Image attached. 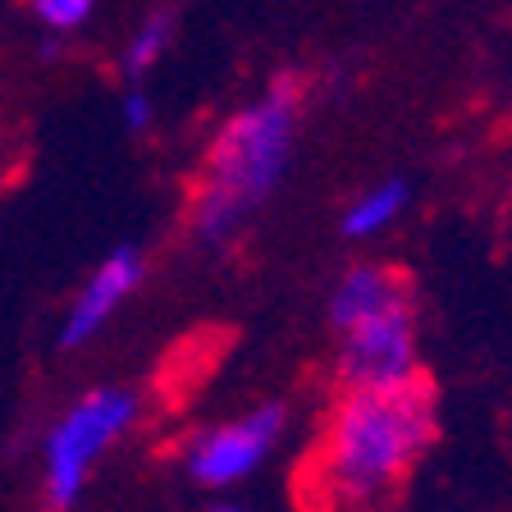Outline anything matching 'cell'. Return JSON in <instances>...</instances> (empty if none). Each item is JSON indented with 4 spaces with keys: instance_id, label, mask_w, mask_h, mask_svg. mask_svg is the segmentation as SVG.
<instances>
[{
    "instance_id": "8fae6325",
    "label": "cell",
    "mask_w": 512,
    "mask_h": 512,
    "mask_svg": "<svg viewBox=\"0 0 512 512\" xmlns=\"http://www.w3.org/2000/svg\"><path fill=\"white\" fill-rule=\"evenodd\" d=\"M124 119H128V128H147L151 124V101H147V92H142V87H128Z\"/></svg>"
},
{
    "instance_id": "7c38bea8",
    "label": "cell",
    "mask_w": 512,
    "mask_h": 512,
    "mask_svg": "<svg viewBox=\"0 0 512 512\" xmlns=\"http://www.w3.org/2000/svg\"><path fill=\"white\" fill-rule=\"evenodd\" d=\"M211 512H252V508H243V503H220V508H211Z\"/></svg>"
},
{
    "instance_id": "3957f363",
    "label": "cell",
    "mask_w": 512,
    "mask_h": 512,
    "mask_svg": "<svg viewBox=\"0 0 512 512\" xmlns=\"http://www.w3.org/2000/svg\"><path fill=\"white\" fill-rule=\"evenodd\" d=\"M133 412L138 403L124 389H96L64 412V421L46 439V499L55 512H69L78 503L92 462L101 458L110 439L124 435Z\"/></svg>"
},
{
    "instance_id": "6da1fadb",
    "label": "cell",
    "mask_w": 512,
    "mask_h": 512,
    "mask_svg": "<svg viewBox=\"0 0 512 512\" xmlns=\"http://www.w3.org/2000/svg\"><path fill=\"white\" fill-rule=\"evenodd\" d=\"M435 444V384L343 389L302 462L307 512H398L407 476Z\"/></svg>"
},
{
    "instance_id": "52a82bcc",
    "label": "cell",
    "mask_w": 512,
    "mask_h": 512,
    "mask_svg": "<svg viewBox=\"0 0 512 512\" xmlns=\"http://www.w3.org/2000/svg\"><path fill=\"white\" fill-rule=\"evenodd\" d=\"M407 275L398 266H357L343 275V284L334 288V302H330V320H334V330H352L357 320L375 316V311H384L389 302L398 298H412L407 293Z\"/></svg>"
},
{
    "instance_id": "277c9868",
    "label": "cell",
    "mask_w": 512,
    "mask_h": 512,
    "mask_svg": "<svg viewBox=\"0 0 512 512\" xmlns=\"http://www.w3.org/2000/svg\"><path fill=\"white\" fill-rule=\"evenodd\" d=\"M416 375V325L412 298L389 302L384 311L343 330L339 384L343 389H394Z\"/></svg>"
},
{
    "instance_id": "7a4b0ae2",
    "label": "cell",
    "mask_w": 512,
    "mask_h": 512,
    "mask_svg": "<svg viewBox=\"0 0 512 512\" xmlns=\"http://www.w3.org/2000/svg\"><path fill=\"white\" fill-rule=\"evenodd\" d=\"M302 78H275L261 101L234 115L211 142L206 170L192 197V234L206 243H224L238 224L270 197L284 174L293 124H298Z\"/></svg>"
},
{
    "instance_id": "9c48e42d",
    "label": "cell",
    "mask_w": 512,
    "mask_h": 512,
    "mask_svg": "<svg viewBox=\"0 0 512 512\" xmlns=\"http://www.w3.org/2000/svg\"><path fill=\"white\" fill-rule=\"evenodd\" d=\"M170 28H174V19L165 10L151 14V19L138 28V37H133V46H128V55H124V78L128 83H138L151 64L160 60V51H165V42H170Z\"/></svg>"
},
{
    "instance_id": "ba28073f",
    "label": "cell",
    "mask_w": 512,
    "mask_h": 512,
    "mask_svg": "<svg viewBox=\"0 0 512 512\" xmlns=\"http://www.w3.org/2000/svg\"><path fill=\"white\" fill-rule=\"evenodd\" d=\"M403 202H407V183H398V179L394 183H380V188H371L362 202L343 215V234H348V238L375 234V229H384V224L403 211Z\"/></svg>"
},
{
    "instance_id": "8992f818",
    "label": "cell",
    "mask_w": 512,
    "mask_h": 512,
    "mask_svg": "<svg viewBox=\"0 0 512 512\" xmlns=\"http://www.w3.org/2000/svg\"><path fill=\"white\" fill-rule=\"evenodd\" d=\"M138 279H142V256L133 252V247H119V252H110L106 261H101V270L87 279V288L78 293L69 320H64V330H60L64 348H78L83 339H92V334L110 320V311H115L119 302H124L133 288H138Z\"/></svg>"
},
{
    "instance_id": "5b68a950",
    "label": "cell",
    "mask_w": 512,
    "mask_h": 512,
    "mask_svg": "<svg viewBox=\"0 0 512 512\" xmlns=\"http://www.w3.org/2000/svg\"><path fill=\"white\" fill-rule=\"evenodd\" d=\"M284 435V407L266 403L247 412L243 421H229L220 430H206L188 444V476L197 485H234L256 462L266 458L275 439Z\"/></svg>"
},
{
    "instance_id": "30bf717a",
    "label": "cell",
    "mask_w": 512,
    "mask_h": 512,
    "mask_svg": "<svg viewBox=\"0 0 512 512\" xmlns=\"http://www.w3.org/2000/svg\"><path fill=\"white\" fill-rule=\"evenodd\" d=\"M37 19L51 23V28H78L92 10V0H32Z\"/></svg>"
}]
</instances>
